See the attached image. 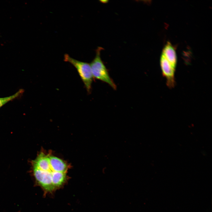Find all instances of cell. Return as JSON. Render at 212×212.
I'll use <instances>...</instances> for the list:
<instances>
[{"mask_svg":"<svg viewBox=\"0 0 212 212\" xmlns=\"http://www.w3.org/2000/svg\"><path fill=\"white\" fill-rule=\"evenodd\" d=\"M31 163L36 180L46 190L51 191L65 181L68 167L61 159L42 152Z\"/></svg>","mask_w":212,"mask_h":212,"instance_id":"1","label":"cell"},{"mask_svg":"<svg viewBox=\"0 0 212 212\" xmlns=\"http://www.w3.org/2000/svg\"><path fill=\"white\" fill-rule=\"evenodd\" d=\"M64 60L72 64L76 69L87 93H90L94 78L90 64L75 59L67 54L64 55Z\"/></svg>","mask_w":212,"mask_h":212,"instance_id":"2","label":"cell"},{"mask_svg":"<svg viewBox=\"0 0 212 212\" xmlns=\"http://www.w3.org/2000/svg\"><path fill=\"white\" fill-rule=\"evenodd\" d=\"M101 49L100 47L97 48L96 56L90 64L93 78L107 83L115 90L116 85L110 77L108 70L101 59L100 54Z\"/></svg>","mask_w":212,"mask_h":212,"instance_id":"3","label":"cell"},{"mask_svg":"<svg viewBox=\"0 0 212 212\" xmlns=\"http://www.w3.org/2000/svg\"><path fill=\"white\" fill-rule=\"evenodd\" d=\"M160 62L163 75L166 79L167 86L170 88L173 87L175 83L174 72L175 67L162 55Z\"/></svg>","mask_w":212,"mask_h":212,"instance_id":"4","label":"cell"},{"mask_svg":"<svg viewBox=\"0 0 212 212\" xmlns=\"http://www.w3.org/2000/svg\"><path fill=\"white\" fill-rule=\"evenodd\" d=\"M165 58L175 67L177 61L176 51L174 47L169 42H168L163 48L162 54Z\"/></svg>","mask_w":212,"mask_h":212,"instance_id":"5","label":"cell"},{"mask_svg":"<svg viewBox=\"0 0 212 212\" xmlns=\"http://www.w3.org/2000/svg\"><path fill=\"white\" fill-rule=\"evenodd\" d=\"M24 92V89H20L13 95L8 97L0 98V108L8 102L21 97Z\"/></svg>","mask_w":212,"mask_h":212,"instance_id":"6","label":"cell"}]
</instances>
